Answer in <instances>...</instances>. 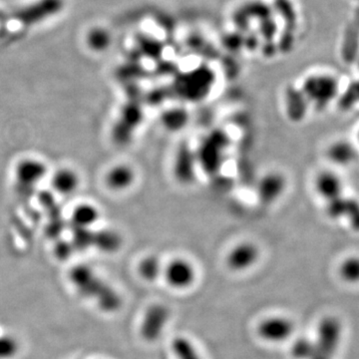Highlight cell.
Instances as JSON below:
<instances>
[{"mask_svg": "<svg viewBox=\"0 0 359 359\" xmlns=\"http://www.w3.org/2000/svg\"><path fill=\"white\" fill-rule=\"evenodd\" d=\"M173 289H185L194 284L197 271L194 264L185 258H174L164 264L163 275Z\"/></svg>", "mask_w": 359, "mask_h": 359, "instance_id": "cell-9", "label": "cell"}, {"mask_svg": "<svg viewBox=\"0 0 359 359\" xmlns=\"http://www.w3.org/2000/svg\"><path fill=\"white\" fill-rule=\"evenodd\" d=\"M324 155L332 168L338 170L349 167L358 160V151L351 141L347 139H336L327 145Z\"/></svg>", "mask_w": 359, "mask_h": 359, "instance_id": "cell-11", "label": "cell"}, {"mask_svg": "<svg viewBox=\"0 0 359 359\" xmlns=\"http://www.w3.org/2000/svg\"><path fill=\"white\" fill-rule=\"evenodd\" d=\"M284 113L287 118L293 123L304 121L311 109L309 101L307 100L300 88H289L284 96Z\"/></svg>", "mask_w": 359, "mask_h": 359, "instance_id": "cell-13", "label": "cell"}, {"mask_svg": "<svg viewBox=\"0 0 359 359\" xmlns=\"http://www.w3.org/2000/svg\"><path fill=\"white\" fill-rule=\"evenodd\" d=\"M340 275L347 282H356L359 277V262L356 257L347 258L340 264Z\"/></svg>", "mask_w": 359, "mask_h": 359, "instance_id": "cell-21", "label": "cell"}, {"mask_svg": "<svg viewBox=\"0 0 359 359\" xmlns=\"http://www.w3.org/2000/svg\"><path fill=\"white\" fill-rule=\"evenodd\" d=\"M80 176L71 168H62L56 171L51 178V186L57 194L70 196L80 187Z\"/></svg>", "mask_w": 359, "mask_h": 359, "instance_id": "cell-15", "label": "cell"}, {"mask_svg": "<svg viewBox=\"0 0 359 359\" xmlns=\"http://www.w3.org/2000/svg\"><path fill=\"white\" fill-rule=\"evenodd\" d=\"M173 176L180 185H192L197 178L199 164L196 150L188 143H182L175 152Z\"/></svg>", "mask_w": 359, "mask_h": 359, "instance_id": "cell-5", "label": "cell"}, {"mask_svg": "<svg viewBox=\"0 0 359 359\" xmlns=\"http://www.w3.org/2000/svg\"><path fill=\"white\" fill-rule=\"evenodd\" d=\"M260 257L259 246L253 242L244 240L231 246L226 255V264L231 271L242 273L255 266Z\"/></svg>", "mask_w": 359, "mask_h": 359, "instance_id": "cell-8", "label": "cell"}, {"mask_svg": "<svg viewBox=\"0 0 359 359\" xmlns=\"http://www.w3.org/2000/svg\"><path fill=\"white\" fill-rule=\"evenodd\" d=\"M295 331V325L289 318L284 316H271L260 323L258 332L262 340L278 343L291 338Z\"/></svg>", "mask_w": 359, "mask_h": 359, "instance_id": "cell-12", "label": "cell"}, {"mask_svg": "<svg viewBox=\"0 0 359 359\" xmlns=\"http://www.w3.org/2000/svg\"><path fill=\"white\" fill-rule=\"evenodd\" d=\"M19 351V343L10 334H0V359H12Z\"/></svg>", "mask_w": 359, "mask_h": 359, "instance_id": "cell-23", "label": "cell"}, {"mask_svg": "<svg viewBox=\"0 0 359 359\" xmlns=\"http://www.w3.org/2000/svg\"><path fill=\"white\" fill-rule=\"evenodd\" d=\"M228 147V138L226 135L217 131L208 135L202 143L201 147L197 148L196 155L199 169L215 171L221 163L222 155Z\"/></svg>", "mask_w": 359, "mask_h": 359, "instance_id": "cell-6", "label": "cell"}, {"mask_svg": "<svg viewBox=\"0 0 359 359\" xmlns=\"http://www.w3.org/2000/svg\"><path fill=\"white\" fill-rule=\"evenodd\" d=\"M96 246L101 251H106V253H114L118 251L121 246L120 235L116 233L104 232L100 233L95 240Z\"/></svg>", "mask_w": 359, "mask_h": 359, "instance_id": "cell-22", "label": "cell"}, {"mask_svg": "<svg viewBox=\"0 0 359 359\" xmlns=\"http://www.w3.org/2000/svg\"><path fill=\"white\" fill-rule=\"evenodd\" d=\"M190 120V114L186 108L176 106L165 110L161 116L164 129L172 133L183 131Z\"/></svg>", "mask_w": 359, "mask_h": 359, "instance_id": "cell-17", "label": "cell"}, {"mask_svg": "<svg viewBox=\"0 0 359 359\" xmlns=\"http://www.w3.org/2000/svg\"><path fill=\"white\" fill-rule=\"evenodd\" d=\"M313 352V340L307 338H298L291 347V356L295 359H311Z\"/></svg>", "mask_w": 359, "mask_h": 359, "instance_id": "cell-25", "label": "cell"}, {"mask_svg": "<svg viewBox=\"0 0 359 359\" xmlns=\"http://www.w3.org/2000/svg\"><path fill=\"white\" fill-rule=\"evenodd\" d=\"M46 175V166L38 159H26L18 164L17 176L22 185H35Z\"/></svg>", "mask_w": 359, "mask_h": 359, "instance_id": "cell-16", "label": "cell"}, {"mask_svg": "<svg viewBox=\"0 0 359 359\" xmlns=\"http://www.w3.org/2000/svg\"><path fill=\"white\" fill-rule=\"evenodd\" d=\"M136 170L128 164H118L108 171L105 176L107 187L113 192H125L136 183Z\"/></svg>", "mask_w": 359, "mask_h": 359, "instance_id": "cell-14", "label": "cell"}, {"mask_svg": "<svg viewBox=\"0 0 359 359\" xmlns=\"http://www.w3.org/2000/svg\"><path fill=\"white\" fill-rule=\"evenodd\" d=\"M63 6V0H37L35 3L11 13L10 19L17 20L23 26H35L58 14L62 10Z\"/></svg>", "mask_w": 359, "mask_h": 359, "instance_id": "cell-4", "label": "cell"}, {"mask_svg": "<svg viewBox=\"0 0 359 359\" xmlns=\"http://www.w3.org/2000/svg\"><path fill=\"white\" fill-rule=\"evenodd\" d=\"M111 43V36L108 31L102 28H94L88 35V44L92 49L96 51H102L106 49Z\"/></svg>", "mask_w": 359, "mask_h": 359, "instance_id": "cell-24", "label": "cell"}, {"mask_svg": "<svg viewBox=\"0 0 359 359\" xmlns=\"http://www.w3.org/2000/svg\"><path fill=\"white\" fill-rule=\"evenodd\" d=\"M138 273L146 282H153L163 275L164 262L156 255H147L139 262Z\"/></svg>", "mask_w": 359, "mask_h": 359, "instance_id": "cell-19", "label": "cell"}, {"mask_svg": "<svg viewBox=\"0 0 359 359\" xmlns=\"http://www.w3.org/2000/svg\"><path fill=\"white\" fill-rule=\"evenodd\" d=\"M289 182L284 173L271 170L264 173L255 184V197L262 206H271L284 196Z\"/></svg>", "mask_w": 359, "mask_h": 359, "instance_id": "cell-3", "label": "cell"}, {"mask_svg": "<svg viewBox=\"0 0 359 359\" xmlns=\"http://www.w3.org/2000/svg\"><path fill=\"white\" fill-rule=\"evenodd\" d=\"M72 222L82 229H90L97 224L100 219V211L90 203L79 204L72 211Z\"/></svg>", "mask_w": 359, "mask_h": 359, "instance_id": "cell-18", "label": "cell"}, {"mask_svg": "<svg viewBox=\"0 0 359 359\" xmlns=\"http://www.w3.org/2000/svg\"><path fill=\"white\" fill-rule=\"evenodd\" d=\"M300 90L311 107L324 110L336 102L340 94V85L332 76L313 75L304 80Z\"/></svg>", "mask_w": 359, "mask_h": 359, "instance_id": "cell-1", "label": "cell"}, {"mask_svg": "<svg viewBox=\"0 0 359 359\" xmlns=\"http://www.w3.org/2000/svg\"><path fill=\"white\" fill-rule=\"evenodd\" d=\"M314 194L323 204L345 196V181L338 170L324 168L318 171L313 180Z\"/></svg>", "mask_w": 359, "mask_h": 359, "instance_id": "cell-7", "label": "cell"}, {"mask_svg": "<svg viewBox=\"0 0 359 359\" xmlns=\"http://www.w3.org/2000/svg\"><path fill=\"white\" fill-rule=\"evenodd\" d=\"M172 350L177 359H202L196 347L183 336H179L172 341Z\"/></svg>", "mask_w": 359, "mask_h": 359, "instance_id": "cell-20", "label": "cell"}, {"mask_svg": "<svg viewBox=\"0 0 359 359\" xmlns=\"http://www.w3.org/2000/svg\"><path fill=\"white\" fill-rule=\"evenodd\" d=\"M171 313L166 305L157 304L148 307L140 324V334L147 342H154L161 338L170 320Z\"/></svg>", "mask_w": 359, "mask_h": 359, "instance_id": "cell-10", "label": "cell"}, {"mask_svg": "<svg viewBox=\"0 0 359 359\" xmlns=\"http://www.w3.org/2000/svg\"><path fill=\"white\" fill-rule=\"evenodd\" d=\"M341 324L336 318H323L318 325V336L313 340V352L311 359H333L340 347Z\"/></svg>", "mask_w": 359, "mask_h": 359, "instance_id": "cell-2", "label": "cell"}]
</instances>
